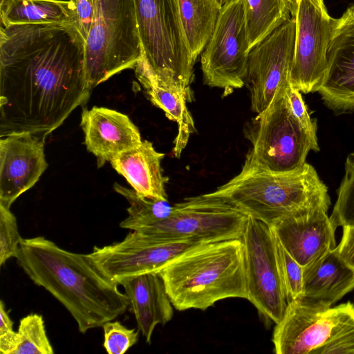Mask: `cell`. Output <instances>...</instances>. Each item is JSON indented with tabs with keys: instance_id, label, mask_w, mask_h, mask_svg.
Here are the masks:
<instances>
[{
	"instance_id": "obj_1",
	"label": "cell",
	"mask_w": 354,
	"mask_h": 354,
	"mask_svg": "<svg viewBox=\"0 0 354 354\" xmlns=\"http://www.w3.org/2000/svg\"><path fill=\"white\" fill-rule=\"evenodd\" d=\"M85 45L73 24L0 26L1 138H46L87 102Z\"/></svg>"
},
{
	"instance_id": "obj_2",
	"label": "cell",
	"mask_w": 354,
	"mask_h": 354,
	"mask_svg": "<svg viewBox=\"0 0 354 354\" xmlns=\"http://www.w3.org/2000/svg\"><path fill=\"white\" fill-rule=\"evenodd\" d=\"M15 258L35 284L65 307L81 333L115 319L129 307L119 284L88 254L70 252L39 236L22 239Z\"/></svg>"
},
{
	"instance_id": "obj_3",
	"label": "cell",
	"mask_w": 354,
	"mask_h": 354,
	"mask_svg": "<svg viewBox=\"0 0 354 354\" xmlns=\"http://www.w3.org/2000/svg\"><path fill=\"white\" fill-rule=\"evenodd\" d=\"M208 194L270 227L289 216L328 211L330 205L328 188L312 165L272 172L248 155L236 176Z\"/></svg>"
},
{
	"instance_id": "obj_4",
	"label": "cell",
	"mask_w": 354,
	"mask_h": 354,
	"mask_svg": "<svg viewBox=\"0 0 354 354\" xmlns=\"http://www.w3.org/2000/svg\"><path fill=\"white\" fill-rule=\"evenodd\" d=\"M178 310H205L227 298H248L243 243L241 239L199 244L159 272Z\"/></svg>"
},
{
	"instance_id": "obj_5",
	"label": "cell",
	"mask_w": 354,
	"mask_h": 354,
	"mask_svg": "<svg viewBox=\"0 0 354 354\" xmlns=\"http://www.w3.org/2000/svg\"><path fill=\"white\" fill-rule=\"evenodd\" d=\"M141 56L135 69L142 84L184 93L189 102L194 62L182 26L178 0H134Z\"/></svg>"
},
{
	"instance_id": "obj_6",
	"label": "cell",
	"mask_w": 354,
	"mask_h": 354,
	"mask_svg": "<svg viewBox=\"0 0 354 354\" xmlns=\"http://www.w3.org/2000/svg\"><path fill=\"white\" fill-rule=\"evenodd\" d=\"M277 354H354V304L288 303L272 339Z\"/></svg>"
},
{
	"instance_id": "obj_7",
	"label": "cell",
	"mask_w": 354,
	"mask_h": 354,
	"mask_svg": "<svg viewBox=\"0 0 354 354\" xmlns=\"http://www.w3.org/2000/svg\"><path fill=\"white\" fill-rule=\"evenodd\" d=\"M140 56L134 0H95L85 45V70L90 88L124 70L135 68Z\"/></svg>"
},
{
	"instance_id": "obj_8",
	"label": "cell",
	"mask_w": 354,
	"mask_h": 354,
	"mask_svg": "<svg viewBox=\"0 0 354 354\" xmlns=\"http://www.w3.org/2000/svg\"><path fill=\"white\" fill-rule=\"evenodd\" d=\"M289 82L257 114L250 133L252 147L248 156L272 172L295 171L306 163L310 150H319L317 133L305 128L290 109L286 94Z\"/></svg>"
},
{
	"instance_id": "obj_9",
	"label": "cell",
	"mask_w": 354,
	"mask_h": 354,
	"mask_svg": "<svg viewBox=\"0 0 354 354\" xmlns=\"http://www.w3.org/2000/svg\"><path fill=\"white\" fill-rule=\"evenodd\" d=\"M249 216L209 194L185 198L173 205L165 219L136 231L167 241L211 243L241 239Z\"/></svg>"
},
{
	"instance_id": "obj_10",
	"label": "cell",
	"mask_w": 354,
	"mask_h": 354,
	"mask_svg": "<svg viewBox=\"0 0 354 354\" xmlns=\"http://www.w3.org/2000/svg\"><path fill=\"white\" fill-rule=\"evenodd\" d=\"M295 44L290 82L300 92L317 91L327 69L328 46L338 19L323 0H293Z\"/></svg>"
},
{
	"instance_id": "obj_11",
	"label": "cell",
	"mask_w": 354,
	"mask_h": 354,
	"mask_svg": "<svg viewBox=\"0 0 354 354\" xmlns=\"http://www.w3.org/2000/svg\"><path fill=\"white\" fill-rule=\"evenodd\" d=\"M241 239L248 298L267 321L278 323L288 305L272 228L249 217Z\"/></svg>"
},
{
	"instance_id": "obj_12",
	"label": "cell",
	"mask_w": 354,
	"mask_h": 354,
	"mask_svg": "<svg viewBox=\"0 0 354 354\" xmlns=\"http://www.w3.org/2000/svg\"><path fill=\"white\" fill-rule=\"evenodd\" d=\"M250 49L242 0L222 6L212 35L201 54L205 84L232 91L245 85Z\"/></svg>"
},
{
	"instance_id": "obj_13",
	"label": "cell",
	"mask_w": 354,
	"mask_h": 354,
	"mask_svg": "<svg viewBox=\"0 0 354 354\" xmlns=\"http://www.w3.org/2000/svg\"><path fill=\"white\" fill-rule=\"evenodd\" d=\"M194 241H167L130 230L118 242L94 246L89 257L110 279L119 283L138 275L158 273L169 262L194 247Z\"/></svg>"
},
{
	"instance_id": "obj_14",
	"label": "cell",
	"mask_w": 354,
	"mask_h": 354,
	"mask_svg": "<svg viewBox=\"0 0 354 354\" xmlns=\"http://www.w3.org/2000/svg\"><path fill=\"white\" fill-rule=\"evenodd\" d=\"M295 44V21L292 16L250 49L245 84L256 113L265 110L278 89L290 82Z\"/></svg>"
},
{
	"instance_id": "obj_15",
	"label": "cell",
	"mask_w": 354,
	"mask_h": 354,
	"mask_svg": "<svg viewBox=\"0 0 354 354\" xmlns=\"http://www.w3.org/2000/svg\"><path fill=\"white\" fill-rule=\"evenodd\" d=\"M44 137L20 132L0 140V204L10 208L32 187L48 167Z\"/></svg>"
},
{
	"instance_id": "obj_16",
	"label": "cell",
	"mask_w": 354,
	"mask_h": 354,
	"mask_svg": "<svg viewBox=\"0 0 354 354\" xmlns=\"http://www.w3.org/2000/svg\"><path fill=\"white\" fill-rule=\"evenodd\" d=\"M328 107L354 110V5L340 18L327 53V69L317 91Z\"/></svg>"
},
{
	"instance_id": "obj_17",
	"label": "cell",
	"mask_w": 354,
	"mask_h": 354,
	"mask_svg": "<svg viewBox=\"0 0 354 354\" xmlns=\"http://www.w3.org/2000/svg\"><path fill=\"white\" fill-rule=\"evenodd\" d=\"M80 125L84 144L96 157L98 167L142 142L139 129L127 115L108 108L83 109Z\"/></svg>"
},
{
	"instance_id": "obj_18",
	"label": "cell",
	"mask_w": 354,
	"mask_h": 354,
	"mask_svg": "<svg viewBox=\"0 0 354 354\" xmlns=\"http://www.w3.org/2000/svg\"><path fill=\"white\" fill-rule=\"evenodd\" d=\"M319 209L285 218L270 227L286 250L305 266L336 247V227Z\"/></svg>"
},
{
	"instance_id": "obj_19",
	"label": "cell",
	"mask_w": 354,
	"mask_h": 354,
	"mask_svg": "<svg viewBox=\"0 0 354 354\" xmlns=\"http://www.w3.org/2000/svg\"><path fill=\"white\" fill-rule=\"evenodd\" d=\"M119 285L128 297L138 330L150 344L156 326L165 325L174 314L162 278L158 273L151 272L124 279Z\"/></svg>"
},
{
	"instance_id": "obj_20",
	"label": "cell",
	"mask_w": 354,
	"mask_h": 354,
	"mask_svg": "<svg viewBox=\"0 0 354 354\" xmlns=\"http://www.w3.org/2000/svg\"><path fill=\"white\" fill-rule=\"evenodd\" d=\"M354 289V270L340 257L337 247L303 267V296L332 306Z\"/></svg>"
},
{
	"instance_id": "obj_21",
	"label": "cell",
	"mask_w": 354,
	"mask_h": 354,
	"mask_svg": "<svg viewBox=\"0 0 354 354\" xmlns=\"http://www.w3.org/2000/svg\"><path fill=\"white\" fill-rule=\"evenodd\" d=\"M165 154L157 151L151 142L144 140L136 148L122 152L110 160L112 167L138 194L154 200L168 201L160 163Z\"/></svg>"
},
{
	"instance_id": "obj_22",
	"label": "cell",
	"mask_w": 354,
	"mask_h": 354,
	"mask_svg": "<svg viewBox=\"0 0 354 354\" xmlns=\"http://www.w3.org/2000/svg\"><path fill=\"white\" fill-rule=\"evenodd\" d=\"M0 19L4 28L37 24H73L77 27V13L69 0H1Z\"/></svg>"
},
{
	"instance_id": "obj_23",
	"label": "cell",
	"mask_w": 354,
	"mask_h": 354,
	"mask_svg": "<svg viewBox=\"0 0 354 354\" xmlns=\"http://www.w3.org/2000/svg\"><path fill=\"white\" fill-rule=\"evenodd\" d=\"M183 28L196 63L212 35L222 6L217 0H178Z\"/></svg>"
},
{
	"instance_id": "obj_24",
	"label": "cell",
	"mask_w": 354,
	"mask_h": 354,
	"mask_svg": "<svg viewBox=\"0 0 354 354\" xmlns=\"http://www.w3.org/2000/svg\"><path fill=\"white\" fill-rule=\"evenodd\" d=\"M145 88L151 103L162 109L167 118L178 124V133L172 149L174 155L179 158L187 145L190 136L196 131L193 118L189 111L187 96L182 92L162 84L144 83Z\"/></svg>"
},
{
	"instance_id": "obj_25",
	"label": "cell",
	"mask_w": 354,
	"mask_h": 354,
	"mask_svg": "<svg viewBox=\"0 0 354 354\" xmlns=\"http://www.w3.org/2000/svg\"><path fill=\"white\" fill-rule=\"evenodd\" d=\"M250 49L292 17L293 0H242Z\"/></svg>"
},
{
	"instance_id": "obj_26",
	"label": "cell",
	"mask_w": 354,
	"mask_h": 354,
	"mask_svg": "<svg viewBox=\"0 0 354 354\" xmlns=\"http://www.w3.org/2000/svg\"><path fill=\"white\" fill-rule=\"evenodd\" d=\"M113 188L129 203V216L120 222L121 228L135 230L165 219L171 212L173 205L168 201L144 197L118 183H115Z\"/></svg>"
},
{
	"instance_id": "obj_27",
	"label": "cell",
	"mask_w": 354,
	"mask_h": 354,
	"mask_svg": "<svg viewBox=\"0 0 354 354\" xmlns=\"http://www.w3.org/2000/svg\"><path fill=\"white\" fill-rule=\"evenodd\" d=\"M18 344L12 354H53L41 315L29 314L19 321Z\"/></svg>"
},
{
	"instance_id": "obj_28",
	"label": "cell",
	"mask_w": 354,
	"mask_h": 354,
	"mask_svg": "<svg viewBox=\"0 0 354 354\" xmlns=\"http://www.w3.org/2000/svg\"><path fill=\"white\" fill-rule=\"evenodd\" d=\"M330 218L336 227L354 226V152L346 159L344 176Z\"/></svg>"
},
{
	"instance_id": "obj_29",
	"label": "cell",
	"mask_w": 354,
	"mask_h": 354,
	"mask_svg": "<svg viewBox=\"0 0 354 354\" xmlns=\"http://www.w3.org/2000/svg\"><path fill=\"white\" fill-rule=\"evenodd\" d=\"M275 239L280 275L288 303L303 296V266L286 250L276 236Z\"/></svg>"
},
{
	"instance_id": "obj_30",
	"label": "cell",
	"mask_w": 354,
	"mask_h": 354,
	"mask_svg": "<svg viewBox=\"0 0 354 354\" xmlns=\"http://www.w3.org/2000/svg\"><path fill=\"white\" fill-rule=\"evenodd\" d=\"M21 237L15 216L10 208L0 204V266L17 256Z\"/></svg>"
},
{
	"instance_id": "obj_31",
	"label": "cell",
	"mask_w": 354,
	"mask_h": 354,
	"mask_svg": "<svg viewBox=\"0 0 354 354\" xmlns=\"http://www.w3.org/2000/svg\"><path fill=\"white\" fill-rule=\"evenodd\" d=\"M109 321L102 325L103 346L109 354H124L135 345L139 337V330L129 329L118 321Z\"/></svg>"
},
{
	"instance_id": "obj_32",
	"label": "cell",
	"mask_w": 354,
	"mask_h": 354,
	"mask_svg": "<svg viewBox=\"0 0 354 354\" xmlns=\"http://www.w3.org/2000/svg\"><path fill=\"white\" fill-rule=\"evenodd\" d=\"M18 344V333L13 330V322L4 302L0 301V352L12 354Z\"/></svg>"
},
{
	"instance_id": "obj_33",
	"label": "cell",
	"mask_w": 354,
	"mask_h": 354,
	"mask_svg": "<svg viewBox=\"0 0 354 354\" xmlns=\"http://www.w3.org/2000/svg\"><path fill=\"white\" fill-rule=\"evenodd\" d=\"M286 94L293 115L305 128L310 132L316 133V123L315 120H312L308 112L301 92L292 86L290 82H289L286 87Z\"/></svg>"
},
{
	"instance_id": "obj_34",
	"label": "cell",
	"mask_w": 354,
	"mask_h": 354,
	"mask_svg": "<svg viewBox=\"0 0 354 354\" xmlns=\"http://www.w3.org/2000/svg\"><path fill=\"white\" fill-rule=\"evenodd\" d=\"M73 5L77 13V27L86 41L91 28L95 0H69Z\"/></svg>"
},
{
	"instance_id": "obj_35",
	"label": "cell",
	"mask_w": 354,
	"mask_h": 354,
	"mask_svg": "<svg viewBox=\"0 0 354 354\" xmlns=\"http://www.w3.org/2000/svg\"><path fill=\"white\" fill-rule=\"evenodd\" d=\"M336 247L342 259L354 270V226L343 227L341 241Z\"/></svg>"
},
{
	"instance_id": "obj_36",
	"label": "cell",
	"mask_w": 354,
	"mask_h": 354,
	"mask_svg": "<svg viewBox=\"0 0 354 354\" xmlns=\"http://www.w3.org/2000/svg\"><path fill=\"white\" fill-rule=\"evenodd\" d=\"M218 1V3L223 6H224L225 4H226L227 3H229L233 0H217Z\"/></svg>"
},
{
	"instance_id": "obj_37",
	"label": "cell",
	"mask_w": 354,
	"mask_h": 354,
	"mask_svg": "<svg viewBox=\"0 0 354 354\" xmlns=\"http://www.w3.org/2000/svg\"><path fill=\"white\" fill-rule=\"evenodd\" d=\"M0 1H1V0H0Z\"/></svg>"
}]
</instances>
